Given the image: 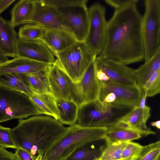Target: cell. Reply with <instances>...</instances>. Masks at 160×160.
<instances>
[{
	"mask_svg": "<svg viewBox=\"0 0 160 160\" xmlns=\"http://www.w3.org/2000/svg\"><path fill=\"white\" fill-rule=\"evenodd\" d=\"M58 114V120L63 124L69 126L76 122L79 108L73 101L55 98Z\"/></svg>",
	"mask_w": 160,
	"mask_h": 160,
	"instance_id": "ffe728a7",
	"label": "cell"
},
{
	"mask_svg": "<svg viewBox=\"0 0 160 160\" xmlns=\"http://www.w3.org/2000/svg\"><path fill=\"white\" fill-rule=\"evenodd\" d=\"M131 108L119 106L98 99L79 106L76 124L83 127H106L113 125Z\"/></svg>",
	"mask_w": 160,
	"mask_h": 160,
	"instance_id": "277c9868",
	"label": "cell"
},
{
	"mask_svg": "<svg viewBox=\"0 0 160 160\" xmlns=\"http://www.w3.org/2000/svg\"><path fill=\"white\" fill-rule=\"evenodd\" d=\"M160 155V141L143 146L137 160H154Z\"/></svg>",
	"mask_w": 160,
	"mask_h": 160,
	"instance_id": "4dcf8cb0",
	"label": "cell"
},
{
	"mask_svg": "<svg viewBox=\"0 0 160 160\" xmlns=\"http://www.w3.org/2000/svg\"><path fill=\"white\" fill-rule=\"evenodd\" d=\"M119 120L124 121L129 123L133 130L142 136H147L154 135L156 132L148 127L144 121L141 110L139 106H135Z\"/></svg>",
	"mask_w": 160,
	"mask_h": 160,
	"instance_id": "7402d4cb",
	"label": "cell"
},
{
	"mask_svg": "<svg viewBox=\"0 0 160 160\" xmlns=\"http://www.w3.org/2000/svg\"><path fill=\"white\" fill-rule=\"evenodd\" d=\"M52 93L56 98L73 101L79 106L76 85L56 61L48 70Z\"/></svg>",
	"mask_w": 160,
	"mask_h": 160,
	"instance_id": "30bf717a",
	"label": "cell"
},
{
	"mask_svg": "<svg viewBox=\"0 0 160 160\" xmlns=\"http://www.w3.org/2000/svg\"><path fill=\"white\" fill-rule=\"evenodd\" d=\"M100 90L99 100L102 101L108 93L116 96L113 104L132 108L139 106L142 97V90L137 85L127 86L110 81L100 82Z\"/></svg>",
	"mask_w": 160,
	"mask_h": 160,
	"instance_id": "8fae6325",
	"label": "cell"
},
{
	"mask_svg": "<svg viewBox=\"0 0 160 160\" xmlns=\"http://www.w3.org/2000/svg\"><path fill=\"white\" fill-rule=\"evenodd\" d=\"M15 0H0V14L9 7Z\"/></svg>",
	"mask_w": 160,
	"mask_h": 160,
	"instance_id": "8d00e7d4",
	"label": "cell"
},
{
	"mask_svg": "<svg viewBox=\"0 0 160 160\" xmlns=\"http://www.w3.org/2000/svg\"><path fill=\"white\" fill-rule=\"evenodd\" d=\"M0 85L24 93L29 97L33 93L16 74H7L0 75Z\"/></svg>",
	"mask_w": 160,
	"mask_h": 160,
	"instance_id": "484cf974",
	"label": "cell"
},
{
	"mask_svg": "<svg viewBox=\"0 0 160 160\" xmlns=\"http://www.w3.org/2000/svg\"><path fill=\"white\" fill-rule=\"evenodd\" d=\"M96 68L104 72L111 82L127 86L137 85L135 69L110 59L97 57Z\"/></svg>",
	"mask_w": 160,
	"mask_h": 160,
	"instance_id": "7c38bea8",
	"label": "cell"
},
{
	"mask_svg": "<svg viewBox=\"0 0 160 160\" xmlns=\"http://www.w3.org/2000/svg\"><path fill=\"white\" fill-rule=\"evenodd\" d=\"M17 35L10 21L0 16V48L8 57L17 56Z\"/></svg>",
	"mask_w": 160,
	"mask_h": 160,
	"instance_id": "ac0fdd59",
	"label": "cell"
},
{
	"mask_svg": "<svg viewBox=\"0 0 160 160\" xmlns=\"http://www.w3.org/2000/svg\"><path fill=\"white\" fill-rule=\"evenodd\" d=\"M42 157L41 155H39L36 159L35 160H42Z\"/></svg>",
	"mask_w": 160,
	"mask_h": 160,
	"instance_id": "60d3db41",
	"label": "cell"
},
{
	"mask_svg": "<svg viewBox=\"0 0 160 160\" xmlns=\"http://www.w3.org/2000/svg\"><path fill=\"white\" fill-rule=\"evenodd\" d=\"M46 29L43 27L37 24L26 23L19 28L18 38L24 40L41 39Z\"/></svg>",
	"mask_w": 160,
	"mask_h": 160,
	"instance_id": "4316f807",
	"label": "cell"
},
{
	"mask_svg": "<svg viewBox=\"0 0 160 160\" xmlns=\"http://www.w3.org/2000/svg\"><path fill=\"white\" fill-rule=\"evenodd\" d=\"M33 1L34 12L29 23L39 25L46 29H58L66 31L61 15L57 8L46 3L44 0Z\"/></svg>",
	"mask_w": 160,
	"mask_h": 160,
	"instance_id": "9a60e30c",
	"label": "cell"
},
{
	"mask_svg": "<svg viewBox=\"0 0 160 160\" xmlns=\"http://www.w3.org/2000/svg\"><path fill=\"white\" fill-rule=\"evenodd\" d=\"M138 0H105L106 3L113 7L115 9L123 7L134 2Z\"/></svg>",
	"mask_w": 160,
	"mask_h": 160,
	"instance_id": "836d02e7",
	"label": "cell"
},
{
	"mask_svg": "<svg viewBox=\"0 0 160 160\" xmlns=\"http://www.w3.org/2000/svg\"><path fill=\"white\" fill-rule=\"evenodd\" d=\"M41 39L54 54L77 41L69 32L58 29H47Z\"/></svg>",
	"mask_w": 160,
	"mask_h": 160,
	"instance_id": "e0dca14e",
	"label": "cell"
},
{
	"mask_svg": "<svg viewBox=\"0 0 160 160\" xmlns=\"http://www.w3.org/2000/svg\"><path fill=\"white\" fill-rule=\"evenodd\" d=\"M154 160H160V156L157 157Z\"/></svg>",
	"mask_w": 160,
	"mask_h": 160,
	"instance_id": "b9f144b4",
	"label": "cell"
},
{
	"mask_svg": "<svg viewBox=\"0 0 160 160\" xmlns=\"http://www.w3.org/2000/svg\"><path fill=\"white\" fill-rule=\"evenodd\" d=\"M139 0L115 9L107 22L104 46L98 57L126 65L144 60L142 16Z\"/></svg>",
	"mask_w": 160,
	"mask_h": 160,
	"instance_id": "6da1fadb",
	"label": "cell"
},
{
	"mask_svg": "<svg viewBox=\"0 0 160 160\" xmlns=\"http://www.w3.org/2000/svg\"><path fill=\"white\" fill-rule=\"evenodd\" d=\"M14 153L8 151L5 148L0 147V160H15Z\"/></svg>",
	"mask_w": 160,
	"mask_h": 160,
	"instance_id": "d590c367",
	"label": "cell"
},
{
	"mask_svg": "<svg viewBox=\"0 0 160 160\" xmlns=\"http://www.w3.org/2000/svg\"><path fill=\"white\" fill-rule=\"evenodd\" d=\"M87 0H68L57 8L62 17L66 30L77 41H84L88 31L89 17Z\"/></svg>",
	"mask_w": 160,
	"mask_h": 160,
	"instance_id": "8992f818",
	"label": "cell"
},
{
	"mask_svg": "<svg viewBox=\"0 0 160 160\" xmlns=\"http://www.w3.org/2000/svg\"><path fill=\"white\" fill-rule=\"evenodd\" d=\"M116 98L115 94L113 93L110 92L105 96L102 101L113 104L115 102Z\"/></svg>",
	"mask_w": 160,
	"mask_h": 160,
	"instance_id": "74e56055",
	"label": "cell"
},
{
	"mask_svg": "<svg viewBox=\"0 0 160 160\" xmlns=\"http://www.w3.org/2000/svg\"><path fill=\"white\" fill-rule=\"evenodd\" d=\"M42 114L51 117L58 120L55 98L52 93H33L30 97Z\"/></svg>",
	"mask_w": 160,
	"mask_h": 160,
	"instance_id": "cb8c5ba5",
	"label": "cell"
},
{
	"mask_svg": "<svg viewBox=\"0 0 160 160\" xmlns=\"http://www.w3.org/2000/svg\"><path fill=\"white\" fill-rule=\"evenodd\" d=\"M18 121V125L11 128L15 144L35 158L39 155L43 157L67 129L58 120L47 115L32 116Z\"/></svg>",
	"mask_w": 160,
	"mask_h": 160,
	"instance_id": "7a4b0ae2",
	"label": "cell"
},
{
	"mask_svg": "<svg viewBox=\"0 0 160 160\" xmlns=\"http://www.w3.org/2000/svg\"><path fill=\"white\" fill-rule=\"evenodd\" d=\"M143 146L132 141L128 142L122 154L121 160H137Z\"/></svg>",
	"mask_w": 160,
	"mask_h": 160,
	"instance_id": "1f68e13d",
	"label": "cell"
},
{
	"mask_svg": "<svg viewBox=\"0 0 160 160\" xmlns=\"http://www.w3.org/2000/svg\"><path fill=\"white\" fill-rule=\"evenodd\" d=\"M144 3L142 33L146 62L160 48V0H146Z\"/></svg>",
	"mask_w": 160,
	"mask_h": 160,
	"instance_id": "52a82bcc",
	"label": "cell"
},
{
	"mask_svg": "<svg viewBox=\"0 0 160 160\" xmlns=\"http://www.w3.org/2000/svg\"><path fill=\"white\" fill-rule=\"evenodd\" d=\"M0 147L16 149L11 133V128L0 125Z\"/></svg>",
	"mask_w": 160,
	"mask_h": 160,
	"instance_id": "d6a6232c",
	"label": "cell"
},
{
	"mask_svg": "<svg viewBox=\"0 0 160 160\" xmlns=\"http://www.w3.org/2000/svg\"><path fill=\"white\" fill-rule=\"evenodd\" d=\"M34 8L33 0L19 1L11 11L10 22L12 26L15 28L29 23L32 17Z\"/></svg>",
	"mask_w": 160,
	"mask_h": 160,
	"instance_id": "d6986e66",
	"label": "cell"
},
{
	"mask_svg": "<svg viewBox=\"0 0 160 160\" xmlns=\"http://www.w3.org/2000/svg\"></svg>",
	"mask_w": 160,
	"mask_h": 160,
	"instance_id": "ee69618b",
	"label": "cell"
},
{
	"mask_svg": "<svg viewBox=\"0 0 160 160\" xmlns=\"http://www.w3.org/2000/svg\"><path fill=\"white\" fill-rule=\"evenodd\" d=\"M51 65L16 57L0 64V75L7 74H35L47 70Z\"/></svg>",
	"mask_w": 160,
	"mask_h": 160,
	"instance_id": "2e32d148",
	"label": "cell"
},
{
	"mask_svg": "<svg viewBox=\"0 0 160 160\" xmlns=\"http://www.w3.org/2000/svg\"><path fill=\"white\" fill-rule=\"evenodd\" d=\"M8 57L0 48V64L8 60Z\"/></svg>",
	"mask_w": 160,
	"mask_h": 160,
	"instance_id": "f35d334b",
	"label": "cell"
},
{
	"mask_svg": "<svg viewBox=\"0 0 160 160\" xmlns=\"http://www.w3.org/2000/svg\"><path fill=\"white\" fill-rule=\"evenodd\" d=\"M150 124L151 126L155 127L158 129H160V121L159 120L152 122Z\"/></svg>",
	"mask_w": 160,
	"mask_h": 160,
	"instance_id": "ab89813d",
	"label": "cell"
},
{
	"mask_svg": "<svg viewBox=\"0 0 160 160\" xmlns=\"http://www.w3.org/2000/svg\"><path fill=\"white\" fill-rule=\"evenodd\" d=\"M95 59L90 64L80 80L75 83L79 106L99 99L100 83L97 76Z\"/></svg>",
	"mask_w": 160,
	"mask_h": 160,
	"instance_id": "5bb4252c",
	"label": "cell"
},
{
	"mask_svg": "<svg viewBox=\"0 0 160 160\" xmlns=\"http://www.w3.org/2000/svg\"><path fill=\"white\" fill-rule=\"evenodd\" d=\"M99 151L85 146L78 149L64 160H94L99 157Z\"/></svg>",
	"mask_w": 160,
	"mask_h": 160,
	"instance_id": "f1b7e54d",
	"label": "cell"
},
{
	"mask_svg": "<svg viewBox=\"0 0 160 160\" xmlns=\"http://www.w3.org/2000/svg\"><path fill=\"white\" fill-rule=\"evenodd\" d=\"M106 127H83L74 124L49 148L42 160H64L75 151L92 142L104 140Z\"/></svg>",
	"mask_w": 160,
	"mask_h": 160,
	"instance_id": "3957f363",
	"label": "cell"
},
{
	"mask_svg": "<svg viewBox=\"0 0 160 160\" xmlns=\"http://www.w3.org/2000/svg\"><path fill=\"white\" fill-rule=\"evenodd\" d=\"M160 69V48L149 60L135 69L137 85L142 90L146 82L155 71Z\"/></svg>",
	"mask_w": 160,
	"mask_h": 160,
	"instance_id": "603a6c76",
	"label": "cell"
},
{
	"mask_svg": "<svg viewBox=\"0 0 160 160\" xmlns=\"http://www.w3.org/2000/svg\"><path fill=\"white\" fill-rule=\"evenodd\" d=\"M55 55L59 65L75 83L80 80L96 57L84 41H77Z\"/></svg>",
	"mask_w": 160,
	"mask_h": 160,
	"instance_id": "5b68a950",
	"label": "cell"
},
{
	"mask_svg": "<svg viewBox=\"0 0 160 160\" xmlns=\"http://www.w3.org/2000/svg\"><path fill=\"white\" fill-rule=\"evenodd\" d=\"M97 158H96V159H95V160H97Z\"/></svg>",
	"mask_w": 160,
	"mask_h": 160,
	"instance_id": "7bdbcfd3",
	"label": "cell"
},
{
	"mask_svg": "<svg viewBox=\"0 0 160 160\" xmlns=\"http://www.w3.org/2000/svg\"><path fill=\"white\" fill-rule=\"evenodd\" d=\"M42 114L28 95L14 90L9 100L0 112V123L12 119L20 120Z\"/></svg>",
	"mask_w": 160,
	"mask_h": 160,
	"instance_id": "9c48e42d",
	"label": "cell"
},
{
	"mask_svg": "<svg viewBox=\"0 0 160 160\" xmlns=\"http://www.w3.org/2000/svg\"><path fill=\"white\" fill-rule=\"evenodd\" d=\"M89 24L88 32L84 41L96 57L101 53L104 44L107 22L106 8L102 4L96 3L88 8Z\"/></svg>",
	"mask_w": 160,
	"mask_h": 160,
	"instance_id": "ba28073f",
	"label": "cell"
},
{
	"mask_svg": "<svg viewBox=\"0 0 160 160\" xmlns=\"http://www.w3.org/2000/svg\"><path fill=\"white\" fill-rule=\"evenodd\" d=\"M48 70L33 74H18L33 92L52 93L48 77Z\"/></svg>",
	"mask_w": 160,
	"mask_h": 160,
	"instance_id": "44dd1931",
	"label": "cell"
},
{
	"mask_svg": "<svg viewBox=\"0 0 160 160\" xmlns=\"http://www.w3.org/2000/svg\"><path fill=\"white\" fill-rule=\"evenodd\" d=\"M147 96L152 97L160 92V69L154 72L146 82L143 88Z\"/></svg>",
	"mask_w": 160,
	"mask_h": 160,
	"instance_id": "f546056e",
	"label": "cell"
},
{
	"mask_svg": "<svg viewBox=\"0 0 160 160\" xmlns=\"http://www.w3.org/2000/svg\"><path fill=\"white\" fill-rule=\"evenodd\" d=\"M16 160H35L36 159L25 150L19 148L15 149Z\"/></svg>",
	"mask_w": 160,
	"mask_h": 160,
	"instance_id": "e575fe53",
	"label": "cell"
},
{
	"mask_svg": "<svg viewBox=\"0 0 160 160\" xmlns=\"http://www.w3.org/2000/svg\"><path fill=\"white\" fill-rule=\"evenodd\" d=\"M128 142H114L106 144L97 160H121L123 151Z\"/></svg>",
	"mask_w": 160,
	"mask_h": 160,
	"instance_id": "83f0119b",
	"label": "cell"
},
{
	"mask_svg": "<svg viewBox=\"0 0 160 160\" xmlns=\"http://www.w3.org/2000/svg\"><path fill=\"white\" fill-rule=\"evenodd\" d=\"M17 56L52 64L56 58L54 54L41 39L24 40L18 38Z\"/></svg>",
	"mask_w": 160,
	"mask_h": 160,
	"instance_id": "4fadbf2b",
	"label": "cell"
},
{
	"mask_svg": "<svg viewBox=\"0 0 160 160\" xmlns=\"http://www.w3.org/2000/svg\"><path fill=\"white\" fill-rule=\"evenodd\" d=\"M139 133L132 131L118 129H108L104 140L106 144L114 142H128L141 138Z\"/></svg>",
	"mask_w": 160,
	"mask_h": 160,
	"instance_id": "d4e9b609",
	"label": "cell"
}]
</instances>
